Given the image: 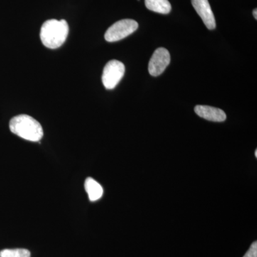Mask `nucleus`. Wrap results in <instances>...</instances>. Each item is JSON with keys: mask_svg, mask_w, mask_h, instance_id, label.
I'll return each mask as SVG.
<instances>
[{"mask_svg": "<svg viewBox=\"0 0 257 257\" xmlns=\"http://www.w3.org/2000/svg\"><path fill=\"white\" fill-rule=\"evenodd\" d=\"M68 34L69 25L65 20H50L42 25L40 39L45 47L55 50L63 45Z\"/></svg>", "mask_w": 257, "mask_h": 257, "instance_id": "1", "label": "nucleus"}, {"mask_svg": "<svg viewBox=\"0 0 257 257\" xmlns=\"http://www.w3.org/2000/svg\"><path fill=\"white\" fill-rule=\"evenodd\" d=\"M10 131L24 140L39 142L43 138V128L39 121L27 114L15 116L10 121Z\"/></svg>", "mask_w": 257, "mask_h": 257, "instance_id": "2", "label": "nucleus"}, {"mask_svg": "<svg viewBox=\"0 0 257 257\" xmlns=\"http://www.w3.org/2000/svg\"><path fill=\"white\" fill-rule=\"evenodd\" d=\"M138 23L130 19L119 20L108 29L104 35L106 41L114 42L126 38L138 30Z\"/></svg>", "mask_w": 257, "mask_h": 257, "instance_id": "3", "label": "nucleus"}, {"mask_svg": "<svg viewBox=\"0 0 257 257\" xmlns=\"http://www.w3.org/2000/svg\"><path fill=\"white\" fill-rule=\"evenodd\" d=\"M125 72L124 64L117 60H111L106 64L103 70V85L106 89H113L116 87Z\"/></svg>", "mask_w": 257, "mask_h": 257, "instance_id": "4", "label": "nucleus"}, {"mask_svg": "<svg viewBox=\"0 0 257 257\" xmlns=\"http://www.w3.org/2000/svg\"><path fill=\"white\" fill-rule=\"evenodd\" d=\"M170 63V54L167 49L160 47L154 52L149 63V72L153 77L163 73Z\"/></svg>", "mask_w": 257, "mask_h": 257, "instance_id": "5", "label": "nucleus"}, {"mask_svg": "<svg viewBox=\"0 0 257 257\" xmlns=\"http://www.w3.org/2000/svg\"><path fill=\"white\" fill-rule=\"evenodd\" d=\"M192 4L197 14L202 18L203 23L209 30L216 28L214 13L208 0H192Z\"/></svg>", "mask_w": 257, "mask_h": 257, "instance_id": "6", "label": "nucleus"}, {"mask_svg": "<svg viewBox=\"0 0 257 257\" xmlns=\"http://www.w3.org/2000/svg\"><path fill=\"white\" fill-rule=\"evenodd\" d=\"M196 114L203 119L209 121L221 122L226 119V115L222 109L210 106L197 105L194 108Z\"/></svg>", "mask_w": 257, "mask_h": 257, "instance_id": "7", "label": "nucleus"}, {"mask_svg": "<svg viewBox=\"0 0 257 257\" xmlns=\"http://www.w3.org/2000/svg\"><path fill=\"white\" fill-rule=\"evenodd\" d=\"M84 188H85L88 197L91 202L99 200L102 197L103 193H104L101 184L98 183L96 180L91 177H88L86 179L85 182H84Z\"/></svg>", "mask_w": 257, "mask_h": 257, "instance_id": "8", "label": "nucleus"}, {"mask_svg": "<svg viewBox=\"0 0 257 257\" xmlns=\"http://www.w3.org/2000/svg\"><path fill=\"white\" fill-rule=\"evenodd\" d=\"M145 6L151 11L163 15L169 14L172 10L168 0H145Z\"/></svg>", "mask_w": 257, "mask_h": 257, "instance_id": "9", "label": "nucleus"}, {"mask_svg": "<svg viewBox=\"0 0 257 257\" xmlns=\"http://www.w3.org/2000/svg\"><path fill=\"white\" fill-rule=\"evenodd\" d=\"M30 251L25 248L4 249L0 251V257H30Z\"/></svg>", "mask_w": 257, "mask_h": 257, "instance_id": "10", "label": "nucleus"}, {"mask_svg": "<svg viewBox=\"0 0 257 257\" xmlns=\"http://www.w3.org/2000/svg\"><path fill=\"white\" fill-rule=\"evenodd\" d=\"M243 257H257V242L254 241Z\"/></svg>", "mask_w": 257, "mask_h": 257, "instance_id": "11", "label": "nucleus"}, {"mask_svg": "<svg viewBox=\"0 0 257 257\" xmlns=\"http://www.w3.org/2000/svg\"><path fill=\"white\" fill-rule=\"evenodd\" d=\"M253 15L254 17L255 20H257V10L256 9L253 10Z\"/></svg>", "mask_w": 257, "mask_h": 257, "instance_id": "12", "label": "nucleus"}, {"mask_svg": "<svg viewBox=\"0 0 257 257\" xmlns=\"http://www.w3.org/2000/svg\"><path fill=\"white\" fill-rule=\"evenodd\" d=\"M255 157H257V150H255Z\"/></svg>", "mask_w": 257, "mask_h": 257, "instance_id": "13", "label": "nucleus"}]
</instances>
